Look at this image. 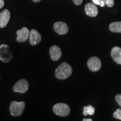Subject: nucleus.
<instances>
[{
  "label": "nucleus",
  "mask_w": 121,
  "mask_h": 121,
  "mask_svg": "<svg viewBox=\"0 0 121 121\" xmlns=\"http://www.w3.org/2000/svg\"><path fill=\"white\" fill-rule=\"evenodd\" d=\"M72 73V69L69 63L63 62L61 63L55 71V76L60 80H65L69 78Z\"/></svg>",
  "instance_id": "1"
},
{
  "label": "nucleus",
  "mask_w": 121,
  "mask_h": 121,
  "mask_svg": "<svg viewBox=\"0 0 121 121\" xmlns=\"http://www.w3.org/2000/svg\"><path fill=\"white\" fill-rule=\"evenodd\" d=\"M25 107V104L24 102H17L16 101H13L10 105V113L12 116L15 117H19L23 113Z\"/></svg>",
  "instance_id": "2"
},
{
  "label": "nucleus",
  "mask_w": 121,
  "mask_h": 121,
  "mask_svg": "<svg viewBox=\"0 0 121 121\" xmlns=\"http://www.w3.org/2000/svg\"><path fill=\"white\" fill-rule=\"evenodd\" d=\"M54 113L60 117H66L70 113V108L67 104L65 103H57L53 107Z\"/></svg>",
  "instance_id": "3"
},
{
  "label": "nucleus",
  "mask_w": 121,
  "mask_h": 121,
  "mask_svg": "<svg viewBox=\"0 0 121 121\" xmlns=\"http://www.w3.org/2000/svg\"><path fill=\"white\" fill-rule=\"evenodd\" d=\"M13 58V53L7 45L2 44L0 46V60L3 62L7 63Z\"/></svg>",
  "instance_id": "4"
},
{
  "label": "nucleus",
  "mask_w": 121,
  "mask_h": 121,
  "mask_svg": "<svg viewBox=\"0 0 121 121\" xmlns=\"http://www.w3.org/2000/svg\"><path fill=\"white\" fill-rule=\"evenodd\" d=\"M29 88V83L25 79H21L18 81L13 87V90L15 93H25Z\"/></svg>",
  "instance_id": "5"
},
{
  "label": "nucleus",
  "mask_w": 121,
  "mask_h": 121,
  "mask_svg": "<svg viewBox=\"0 0 121 121\" xmlns=\"http://www.w3.org/2000/svg\"><path fill=\"white\" fill-rule=\"evenodd\" d=\"M87 66L91 71L96 72L101 69L102 62L100 60L98 57H91L87 61Z\"/></svg>",
  "instance_id": "6"
},
{
  "label": "nucleus",
  "mask_w": 121,
  "mask_h": 121,
  "mask_svg": "<svg viewBox=\"0 0 121 121\" xmlns=\"http://www.w3.org/2000/svg\"><path fill=\"white\" fill-rule=\"evenodd\" d=\"M54 29L57 34L64 35L67 34L69 31V26L65 22H55L53 26Z\"/></svg>",
  "instance_id": "7"
},
{
  "label": "nucleus",
  "mask_w": 121,
  "mask_h": 121,
  "mask_svg": "<svg viewBox=\"0 0 121 121\" xmlns=\"http://www.w3.org/2000/svg\"><path fill=\"white\" fill-rule=\"evenodd\" d=\"M16 34L17 35V37L16 40L18 42H24L26 41L30 36L29 30L26 27H24L22 29L17 30Z\"/></svg>",
  "instance_id": "8"
},
{
  "label": "nucleus",
  "mask_w": 121,
  "mask_h": 121,
  "mask_svg": "<svg viewBox=\"0 0 121 121\" xmlns=\"http://www.w3.org/2000/svg\"><path fill=\"white\" fill-rule=\"evenodd\" d=\"M41 39V35L37 30L32 29L30 31L29 36V42L30 44L32 45H37L39 43H40Z\"/></svg>",
  "instance_id": "9"
},
{
  "label": "nucleus",
  "mask_w": 121,
  "mask_h": 121,
  "mask_svg": "<svg viewBox=\"0 0 121 121\" xmlns=\"http://www.w3.org/2000/svg\"><path fill=\"white\" fill-rule=\"evenodd\" d=\"M10 12L9 10L5 9L0 13V28H4L8 24L10 19Z\"/></svg>",
  "instance_id": "10"
},
{
  "label": "nucleus",
  "mask_w": 121,
  "mask_h": 121,
  "mask_svg": "<svg viewBox=\"0 0 121 121\" xmlns=\"http://www.w3.org/2000/svg\"><path fill=\"white\" fill-rule=\"evenodd\" d=\"M49 53L53 60H58L62 56L61 50L57 45H53L50 48Z\"/></svg>",
  "instance_id": "11"
},
{
  "label": "nucleus",
  "mask_w": 121,
  "mask_h": 121,
  "mask_svg": "<svg viewBox=\"0 0 121 121\" xmlns=\"http://www.w3.org/2000/svg\"><path fill=\"white\" fill-rule=\"evenodd\" d=\"M85 10L87 15L90 17H95L98 13L97 7L94 4L91 3H88L85 6Z\"/></svg>",
  "instance_id": "12"
},
{
  "label": "nucleus",
  "mask_w": 121,
  "mask_h": 121,
  "mask_svg": "<svg viewBox=\"0 0 121 121\" xmlns=\"http://www.w3.org/2000/svg\"><path fill=\"white\" fill-rule=\"evenodd\" d=\"M111 56L113 60L118 64L121 65V48L114 47L111 51Z\"/></svg>",
  "instance_id": "13"
},
{
  "label": "nucleus",
  "mask_w": 121,
  "mask_h": 121,
  "mask_svg": "<svg viewBox=\"0 0 121 121\" xmlns=\"http://www.w3.org/2000/svg\"><path fill=\"white\" fill-rule=\"evenodd\" d=\"M110 31L113 33H121V22H113L109 26Z\"/></svg>",
  "instance_id": "14"
},
{
  "label": "nucleus",
  "mask_w": 121,
  "mask_h": 121,
  "mask_svg": "<svg viewBox=\"0 0 121 121\" xmlns=\"http://www.w3.org/2000/svg\"><path fill=\"white\" fill-rule=\"evenodd\" d=\"M95 109L93 106L89 105L88 106H85L83 110V114L84 116L87 115H93L95 113Z\"/></svg>",
  "instance_id": "15"
},
{
  "label": "nucleus",
  "mask_w": 121,
  "mask_h": 121,
  "mask_svg": "<svg viewBox=\"0 0 121 121\" xmlns=\"http://www.w3.org/2000/svg\"><path fill=\"white\" fill-rule=\"evenodd\" d=\"M113 117L115 118L121 120V109H117L113 113Z\"/></svg>",
  "instance_id": "16"
},
{
  "label": "nucleus",
  "mask_w": 121,
  "mask_h": 121,
  "mask_svg": "<svg viewBox=\"0 0 121 121\" xmlns=\"http://www.w3.org/2000/svg\"><path fill=\"white\" fill-rule=\"evenodd\" d=\"M104 1L105 2V5L109 7H113L114 4V0H104Z\"/></svg>",
  "instance_id": "17"
},
{
  "label": "nucleus",
  "mask_w": 121,
  "mask_h": 121,
  "mask_svg": "<svg viewBox=\"0 0 121 121\" xmlns=\"http://www.w3.org/2000/svg\"><path fill=\"white\" fill-rule=\"evenodd\" d=\"M116 102L121 107V94H118L116 96Z\"/></svg>",
  "instance_id": "18"
},
{
  "label": "nucleus",
  "mask_w": 121,
  "mask_h": 121,
  "mask_svg": "<svg viewBox=\"0 0 121 121\" xmlns=\"http://www.w3.org/2000/svg\"><path fill=\"white\" fill-rule=\"evenodd\" d=\"M83 0H73V2L76 5H80L82 4Z\"/></svg>",
  "instance_id": "19"
},
{
  "label": "nucleus",
  "mask_w": 121,
  "mask_h": 121,
  "mask_svg": "<svg viewBox=\"0 0 121 121\" xmlns=\"http://www.w3.org/2000/svg\"><path fill=\"white\" fill-rule=\"evenodd\" d=\"M99 2H100V4L99 5L102 7H104L105 6V2L104 1V0H99Z\"/></svg>",
  "instance_id": "20"
},
{
  "label": "nucleus",
  "mask_w": 121,
  "mask_h": 121,
  "mask_svg": "<svg viewBox=\"0 0 121 121\" xmlns=\"http://www.w3.org/2000/svg\"><path fill=\"white\" fill-rule=\"evenodd\" d=\"M4 0H0V9H2L4 6Z\"/></svg>",
  "instance_id": "21"
},
{
  "label": "nucleus",
  "mask_w": 121,
  "mask_h": 121,
  "mask_svg": "<svg viewBox=\"0 0 121 121\" xmlns=\"http://www.w3.org/2000/svg\"><path fill=\"white\" fill-rule=\"evenodd\" d=\"M93 2H94V4H98V5H99L100 4L99 0H93Z\"/></svg>",
  "instance_id": "22"
},
{
  "label": "nucleus",
  "mask_w": 121,
  "mask_h": 121,
  "mask_svg": "<svg viewBox=\"0 0 121 121\" xmlns=\"http://www.w3.org/2000/svg\"><path fill=\"white\" fill-rule=\"evenodd\" d=\"M82 121H92L93 120L90 118H84L82 119Z\"/></svg>",
  "instance_id": "23"
},
{
  "label": "nucleus",
  "mask_w": 121,
  "mask_h": 121,
  "mask_svg": "<svg viewBox=\"0 0 121 121\" xmlns=\"http://www.w3.org/2000/svg\"><path fill=\"white\" fill-rule=\"evenodd\" d=\"M33 1H34V2H40V1H41V0H33Z\"/></svg>",
  "instance_id": "24"
}]
</instances>
